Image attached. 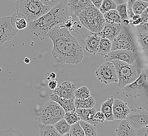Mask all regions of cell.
Returning a JSON list of instances; mask_svg holds the SVG:
<instances>
[{"instance_id": "18", "label": "cell", "mask_w": 148, "mask_h": 136, "mask_svg": "<svg viewBox=\"0 0 148 136\" xmlns=\"http://www.w3.org/2000/svg\"><path fill=\"white\" fill-rule=\"evenodd\" d=\"M116 131L118 136H136V130L127 119L121 120Z\"/></svg>"}, {"instance_id": "27", "label": "cell", "mask_w": 148, "mask_h": 136, "mask_svg": "<svg viewBox=\"0 0 148 136\" xmlns=\"http://www.w3.org/2000/svg\"><path fill=\"white\" fill-rule=\"evenodd\" d=\"M80 126L83 128L85 136H97L96 126L92 125L88 122L80 120L79 121Z\"/></svg>"}, {"instance_id": "48", "label": "cell", "mask_w": 148, "mask_h": 136, "mask_svg": "<svg viewBox=\"0 0 148 136\" xmlns=\"http://www.w3.org/2000/svg\"><path fill=\"white\" fill-rule=\"evenodd\" d=\"M31 60L28 57H25V58H24V63H26V64H29V63L30 62H31Z\"/></svg>"}, {"instance_id": "22", "label": "cell", "mask_w": 148, "mask_h": 136, "mask_svg": "<svg viewBox=\"0 0 148 136\" xmlns=\"http://www.w3.org/2000/svg\"><path fill=\"white\" fill-rule=\"evenodd\" d=\"M114 100V97L111 96L101 105L100 111L105 115L106 120L109 122H112L114 120L112 113V104Z\"/></svg>"}, {"instance_id": "29", "label": "cell", "mask_w": 148, "mask_h": 136, "mask_svg": "<svg viewBox=\"0 0 148 136\" xmlns=\"http://www.w3.org/2000/svg\"><path fill=\"white\" fill-rule=\"evenodd\" d=\"M148 2L142 0H136L132 6V10L134 14L140 15L145 9L148 8Z\"/></svg>"}, {"instance_id": "10", "label": "cell", "mask_w": 148, "mask_h": 136, "mask_svg": "<svg viewBox=\"0 0 148 136\" xmlns=\"http://www.w3.org/2000/svg\"><path fill=\"white\" fill-rule=\"evenodd\" d=\"M126 119L136 130H138L148 126V111L142 107L133 108L130 111Z\"/></svg>"}, {"instance_id": "11", "label": "cell", "mask_w": 148, "mask_h": 136, "mask_svg": "<svg viewBox=\"0 0 148 136\" xmlns=\"http://www.w3.org/2000/svg\"><path fill=\"white\" fill-rule=\"evenodd\" d=\"M103 56L106 61L119 60L132 65L137 59L138 52L125 49H117L110 51Z\"/></svg>"}, {"instance_id": "42", "label": "cell", "mask_w": 148, "mask_h": 136, "mask_svg": "<svg viewBox=\"0 0 148 136\" xmlns=\"http://www.w3.org/2000/svg\"><path fill=\"white\" fill-rule=\"evenodd\" d=\"M56 74L54 72L49 71L47 72L45 74V79L47 81H51L52 80L56 79Z\"/></svg>"}, {"instance_id": "19", "label": "cell", "mask_w": 148, "mask_h": 136, "mask_svg": "<svg viewBox=\"0 0 148 136\" xmlns=\"http://www.w3.org/2000/svg\"><path fill=\"white\" fill-rule=\"evenodd\" d=\"M75 111L79 115L80 120L88 122L92 125L98 124V122L95 119V115L97 112L96 109L92 107L90 109H83V108H76Z\"/></svg>"}, {"instance_id": "49", "label": "cell", "mask_w": 148, "mask_h": 136, "mask_svg": "<svg viewBox=\"0 0 148 136\" xmlns=\"http://www.w3.org/2000/svg\"><path fill=\"white\" fill-rule=\"evenodd\" d=\"M142 1L145 2H148V0H142Z\"/></svg>"}, {"instance_id": "24", "label": "cell", "mask_w": 148, "mask_h": 136, "mask_svg": "<svg viewBox=\"0 0 148 136\" xmlns=\"http://www.w3.org/2000/svg\"><path fill=\"white\" fill-rule=\"evenodd\" d=\"M54 126L60 136H69L71 125H69L64 118L56 122Z\"/></svg>"}, {"instance_id": "6", "label": "cell", "mask_w": 148, "mask_h": 136, "mask_svg": "<svg viewBox=\"0 0 148 136\" xmlns=\"http://www.w3.org/2000/svg\"><path fill=\"white\" fill-rule=\"evenodd\" d=\"M65 112L57 102L49 100L43 105L39 114L38 124L39 127L47 125H54L64 118Z\"/></svg>"}, {"instance_id": "9", "label": "cell", "mask_w": 148, "mask_h": 136, "mask_svg": "<svg viewBox=\"0 0 148 136\" xmlns=\"http://www.w3.org/2000/svg\"><path fill=\"white\" fill-rule=\"evenodd\" d=\"M95 74L100 82L106 84L118 81L116 69L111 61H106L102 63Z\"/></svg>"}, {"instance_id": "39", "label": "cell", "mask_w": 148, "mask_h": 136, "mask_svg": "<svg viewBox=\"0 0 148 136\" xmlns=\"http://www.w3.org/2000/svg\"><path fill=\"white\" fill-rule=\"evenodd\" d=\"M95 119L98 122L103 123L106 120L105 116L101 111L97 112L95 115Z\"/></svg>"}, {"instance_id": "13", "label": "cell", "mask_w": 148, "mask_h": 136, "mask_svg": "<svg viewBox=\"0 0 148 136\" xmlns=\"http://www.w3.org/2000/svg\"><path fill=\"white\" fill-rule=\"evenodd\" d=\"M76 89L74 83L65 81L57 85V88L54 90L53 94L66 99H75L74 92Z\"/></svg>"}, {"instance_id": "2", "label": "cell", "mask_w": 148, "mask_h": 136, "mask_svg": "<svg viewBox=\"0 0 148 136\" xmlns=\"http://www.w3.org/2000/svg\"><path fill=\"white\" fill-rule=\"evenodd\" d=\"M69 17L68 8L59 2L45 14L29 23V29L32 34L43 40L51 29L60 24H64Z\"/></svg>"}, {"instance_id": "35", "label": "cell", "mask_w": 148, "mask_h": 136, "mask_svg": "<svg viewBox=\"0 0 148 136\" xmlns=\"http://www.w3.org/2000/svg\"><path fill=\"white\" fill-rule=\"evenodd\" d=\"M118 14L119 15L120 17L123 21V20H129L130 19L129 18L127 13V8H126V3L121 4L117 5L116 9Z\"/></svg>"}, {"instance_id": "8", "label": "cell", "mask_w": 148, "mask_h": 136, "mask_svg": "<svg viewBox=\"0 0 148 136\" xmlns=\"http://www.w3.org/2000/svg\"><path fill=\"white\" fill-rule=\"evenodd\" d=\"M110 51L117 49H125L137 51V47L134 36L128 26L123 27L116 37L112 41Z\"/></svg>"}, {"instance_id": "33", "label": "cell", "mask_w": 148, "mask_h": 136, "mask_svg": "<svg viewBox=\"0 0 148 136\" xmlns=\"http://www.w3.org/2000/svg\"><path fill=\"white\" fill-rule=\"evenodd\" d=\"M75 97L78 99H85L90 97V91L86 86H83L78 89H76L74 92Z\"/></svg>"}, {"instance_id": "38", "label": "cell", "mask_w": 148, "mask_h": 136, "mask_svg": "<svg viewBox=\"0 0 148 136\" xmlns=\"http://www.w3.org/2000/svg\"><path fill=\"white\" fill-rule=\"evenodd\" d=\"M44 5L52 8L59 3L60 0H40Z\"/></svg>"}, {"instance_id": "44", "label": "cell", "mask_w": 148, "mask_h": 136, "mask_svg": "<svg viewBox=\"0 0 148 136\" xmlns=\"http://www.w3.org/2000/svg\"><path fill=\"white\" fill-rule=\"evenodd\" d=\"M137 26L139 30V33L148 32V23L141 24Z\"/></svg>"}, {"instance_id": "14", "label": "cell", "mask_w": 148, "mask_h": 136, "mask_svg": "<svg viewBox=\"0 0 148 136\" xmlns=\"http://www.w3.org/2000/svg\"><path fill=\"white\" fill-rule=\"evenodd\" d=\"M130 109L128 104L120 99H114L112 104V113L114 120H122L127 118Z\"/></svg>"}, {"instance_id": "4", "label": "cell", "mask_w": 148, "mask_h": 136, "mask_svg": "<svg viewBox=\"0 0 148 136\" xmlns=\"http://www.w3.org/2000/svg\"><path fill=\"white\" fill-rule=\"evenodd\" d=\"M117 73L118 81L117 86L122 88L125 85L133 82L141 73V66L134 63L130 65L119 60H111Z\"/></svg>"}, {"instance_id": "36", "label": "cell", "mask_w": 148, "mask_h": 136, "mask_svg": "<svg viewBox=\"0 0 148 136\" xmlns=\"http://www.w3.org/2000/svg\"><path fill=\"white\" fill-rule=\"evenodd\" d=\"M0 136H23L20 131L10 128L8 129H3L0 131Z\"/></svg>"}, {"instance_id": "1", "label": "cell", "mask_w": 148, "mask_h": 136, "mask_svg": "<svg viewBox=\"0 0 148 136\" xmlns=\"http://www.w3.org/2000/svg\"><path fill=\"white\" fill-rule=\"evenodd\" d=\"M53 44V57L60 64H78L84 56L78 40L67 29L64 24H60L51 29L47 34Z\"/></svg>"}, {"instance_id": "16", "label": "cell", "mask_w": 148, "mask_h": 136, "mask_svg": "<svg viewBox=\"0 0 148 136\" xmlns=\"http://www.w3.org/2000/svg\"><path fill=\"white\" fill-rule=\"evenodd\" d=\"M93 5L90 0H68V10L73 16L77 17L87 7Z\"/></svg>"}, {"instance_id": "25", "label": "cell", "mask_w": 148, "mask_h": 136, "mask_svg": "<svg viewBox=\"0 0 148 136\" xmlns=\"http://www.w3.org/2000/svg\"><path fill=\"white\" fill-rule=\"evenodd\" d=\"M112 43L110 40L105 37H101L97 53L102 56H105L110 51Z\"/></svg>"}, {"instance_id": "47", "label": "cell", "mask_w": 148, "mask_h": 136, "mask_svg": "<svg viewBox=\"0 0 148 136\" xmlns=\"http://www.w3.org/2000/svg\"><path fill=\"white\" fill-rule=\"evenodd\" d=\"M112 1L116 3L117 5H118V4L126 3L128 0H112Z\"/></svg>"}, {"instance_id": "20", "label": "cell", "mask_w": 148, "mask_h": 136, "mask_svg": "<svg viewBox=\"0 0 148 136\" xmlns=\"http://www.w3.org/2000/svg\"><path fill=\"white\" fill-rule=\"evenodd\" d=\"M12 24L17 30H23L27 26L26 17L23 13L16 11L11 16Z\"/></svg>"}, {"instance_id": "37", "label": "cell", "mask_w": 148, "mask_h": 136, "mask_svg": "<svg viewBox=\"0 0 148 136\" xmlns=\"http://www.w3.org/2000/svg\"><path fill=\"white\" fill-rule=\"evenodd\" d=\"M135 1L136 0H128L127 1V2L126 3L127 13L128 16L130 19H132V18L134 17V12L132 11V6Z\"/></svg>"}, {"instance_id": "31", "label": "cell", "mask_w": 148, "mask_h": 136, "mask_svg": "<svg viewBox=\"0 0 148 136\" xmlns=\"http://www.w3.org/2000/svg\"><path fill=\"white\" fill-rule=\"evenodd\" d=\"M137 40L144 51L148 52V32L139 33L137 36Z\"/></svg>"}, {"instance_id": "40", "label": "cell", "mask_w": 148, "mask_h": 136, "mask_svg": "<svg viewBox=\"0 0 148 136\" xmlns=\"http://www.w3.org/2000/svg\"><path fill=\"white\" fill-rule=\"evenodd\" d=\"M136 136H148V126L136 130Z\"/></svg>"}, {"instance_id": "3", "label": "cell", "mask_w": 148, "mask_h": 136, "mask_svg": "<svg viewBox=\"0 0 148 136\" xmlns=\"http://www.w3.org/2000/svg\"><path fill=\"white\" fill-rule=\"evenodd\" d=\"M77 17L84 27L94 33H99L105 23L103 13L94 5L87 7Z\"/></svg>"}, {"instance_id": "41", "label": "cell", "mask_w": 148, "mask_h": 136, "mask_svg": "<svg viewBox=\"0 0 148 136\" xmlns=\"http://www.w3.org/2000/svg\"><path fill=\"white\" fill-rule=\"evenodd\" d=\"M131 20H132L131 25H139L142 23V19L141 18L140 15H134Z\"/></svg>"}, {"instance_id": "17", "label": "cell", "mask_w": 148, "mask_h": 136, "mask_svg": "<svg viewBox=\"0 0 148 136\" xmlns=\"http://www.w3.org/2000/svg\"><path fill=\"white\" fill-rule=\"evenodd\" d=\"M100 37L97 33H91V34L88 36L85 41L86 51L93 54H97Z\"/></svg>"}, {"instance_id": "32", "label": "cell", "mask_w": 148, "mask_h": 136, "mask_svg": "<svg viewBox=\"0 0 148 136\" xmlns=\"http://www.w3.org/2000/svg\"><path fill=\"white\" fill-rule=\"evenodd\" d=\"M117 5V4L112 0H103L99 10L101 13L103 14L112 10L116 9Z\"/></svg>"}, {"instance_id": "26", "label": "cell", "mask_w": 148, "mask_h": 136, "mask_svg": "<svg viewBox=\"0 0 148 136\" xmlns=\"http://www.w3.org/2000/svg\"><path fill=\"white\" fill-rule=\"evenodd\" d=\"M103 16L105 22L122 24V20L116 9L106 12L103 14Z\"/></svg>"}, {"instance_id": "46", "label": "cell", "mask_w": 148, "mask_h": 136, "mask_svg": "<svg viewBox=\"0 0 148 136\" xmlns=\"http://www.w3.org/2000/svg\"><path fill=\"white\" fill-rule=\"evenodd\" d=\"M90 1L92 3V4L98 9H99L100 6H101V4L103 1V0H90Z\"/></svg>"}, {"instance_id": "15", "label": "cell", "mask_w": 148, "mask_h": 136, "mask_svg": "<svg viewBox=\"0 0 148 136\" xmlns=\"http://www.w3.org/2000/svg\"><path fill=\"white\" fill-rule=\"evenodd\" d=\"M123 25V24L105 22L103 29L97 34L100 37H105L112 41L119 33Z\"/></svg>"}, {"instance_id": "45", "label": "cell", "mask_w": 148, "mask_h": 136, "mask_svg": "<svg viewBox=\"0 0 148 136\" xmlns=\"http://www.w3.org/2000/svg\"><path fill=\"white\" fill-rule=\"evenodd\" d=\"M57 80H52L51 81H49V86L50 88V89L51 90H54L56 88H57Z\"/></svg>"}, {"instance_id": "7", "label": "cell", "mask_w": 148, "mask_h": 136, "mask_svg": "<svg viewBox=\"0 0 148 136\" xmlns=\"http://www.w3.org/2000/svg\"><path fill=\"white\" fill-rule=\"evenodd\" d=\"M123 95L127 97L137 99L142 97L148 93V76L145 71L133 82L122 88Z\"/></svg>"}, {"instance_id": "21", "label": "cell", "mask_w": 148, "mask_h": 136, "mask_svg": "<svg viewBox=\"0 0 148 136\" xmlns=\"http://www.w3.org/2000/svg\"><path fill=\"white\" fill-rule=\"evenodd\" d=\"M50 99L51 100L57 102L63 108L65 112L73 111L76 109L74 105V99H64L53 93L51 95Z\"/></svg>"}, {"instance_id": "34", "label": "cell", "mask_w": 148, "mask_h": 136, "mask_svg": "<svg viewBox=\"0 0 148 136\" xmlns=\"http://www.w3.org/2000/svg\"><path fill=\"white\" fill-rule=\"evenodd\" d=\"M85 136L83 128L80 126L79 122L71 125L69 131V136Z\"/></svg>"}, {"instance_id": "12", "label": "cell", "mask_w": 148, "mask_h": 136, "mask_svg": "<svg viewBox=\"0 0 148 136\" xmlns=\"http://www.w3.org/2000/svg\"><path fill=\"white\" fill-rule=\"evenodd\" d=\"M17 33L18 30L12 24L11 16L0 18V46L11 41Z\"/></svg>"}, {"instance_id": "50", "label": "cell", "mask_w": 148, "mask_h": 136, "mask_svg": "<svg viewBox=\"0 0 148 136\" xmlns=\"http://www.w3.org/2000/svg\"><path fill=\"white\" fill-rule=\"evenodd\" d=\"M10 1H11V2H15V1H16V0H9Z\"/></svg>"}, {"instance_id": "43", "label": "cell", "mask_w": 148, "mask_h": 136, "mask_svg": "<svg viewBox=\"0 0 148 136\" xmlns=\"http://www.w3.org/2000/svg\"><path fill=\"white\" fill-rule=\"evenodd\" d=\"M148 8L145 9L144 11L140 14V16L142 19V23L141 24H144V23H147L148 22Z\"/></svg>"}, {"instance_id": "28", "label": "cell", "mask_w": 148, "mask_h": 136, "mask_svg": "<svg viewBox=\"0 0 148 136\" xmlns=\"http://www.w3.org/2000/svg\"><path fill=\"white\" fill-rule=\"evenodd\" d=\"M38 135L40 136H59L54 125H47L40 127Z\"/></svg>"}, {"instance_id": "23", "label": "cell", "mask_w": 148, "mask_h": 136, "mask_svg": "<svg viewBox=\"0 0 148 136\" xmlns=\"http://www.w3.org/2000/svg\"><path fill=\"white\" fill-rule=\"evenodd\" d=\"M96 104L95 100L92 97H89L85 99H74V105L75 108L90 109L94 107Z\"/></svg>"}, {"instance_id": "30", "label": "cell", "mask_w": 148, "mask_h": 136, "mask_svg": "<svg viewBox=\"0 0 148 136\" xmlns=\"http://www.w3.org/2000/svg\"><path fill=\"white\" fill-rule=\"evenodd\" d=\"M64 118L69 125H73L75 123L79 122L80 120L79 116L76 112L75 109L65 112Z\"/></svg>"}, {"instance_id": "5", "label": "cell", "mask_w": 148, "mask_h": 136, "mask_svg": "<svg viewBox=\"0 0 148 136\" xmlns=\"http://www.w3.org/2000/svg\"><path fill=\"white\" fill-rule=\"evenodd\" d=\"M16 9L25 16L29 23L45 14L51 8L44 5L40 0H16Z\"/></svg>"}]
</instances>
